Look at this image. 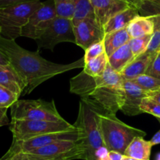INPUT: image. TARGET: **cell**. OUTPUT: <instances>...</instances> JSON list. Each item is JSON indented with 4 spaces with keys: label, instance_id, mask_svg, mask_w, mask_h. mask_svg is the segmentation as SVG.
<instances>
[{
    "label": "cell",
    "instance_id": "cell-23",
    "mask_svg": "<svg viewBox=\"0 0 160 160\" xmlns=\"http://www.w3.org/2000/svg\"><path fill=\"white\" fill-rule=\"evenodd\" d=\"M74 15L72 19L73 26H76L87 17H95L93 6L90 0H74Z\"/></svg>",
    "mask_w": 160,
    "mask_h": 160
},
{
    "label": "cell",
    "instance_id": "cell-9",
    "mask_svg": "<svg viewBox=\"0 0 160 160\" xmlns=\"http://www.w3.org/2000/svg\"><path fill=\"white\" fill-rule=\"evenodd\" d=\"M79 131L76 128V129L72 131L51 133L25 140L12 141V145L7 153L15 154L19 152H30L33 150L59 141H79Z\"/></svg>",
    "mask_w": 160,
    "mask_h": 160
},
{
    "label": "cell",
    "instance_id": "cell-36",
    "mask_svg": "<svg viewBox=\"0 0 160 160\" xmlns=\"http://www.w3.org/2000/svg\"><path fill=\"white\" fill-rule=\"evenodd\" d=\"M124 155L117 151L109 152V160H122Z\"/></svg>",
    "mask_w": 160,
    "mask_h": 160
},
{
    "label": "cell",
    "instance_id": "cell-11",
    "mask_svg": "<svg viewBox=\"0 0 160 160\" xmlns=\"http://www.w3.org/2000/svg\"><path fill=\"white\" fill-rule=\"evenodd\" d=\"M76 45L85 51L88 47L96 42L104 40V28L96 20L95 17H89L81 20L74 26Z\"/></svg>",
    "mask_w": 160,
    "mask_h": 160
},
{
    "label": "cell",
    "instance_id": "cell-17",
    "mask_svg": "<svg viewBox=\"0 0 160 160\" xmlns=\"http://www.w3.org/2000/svg\"><path fill=\"white\" fill-rule=\"evenodd\" d=\"M95 77L86 73L84 70L70 80V91L71 93L88 98L95 87Z\"/></svg>",
    "mask_w": 160,
    "mask_h": 160
},
{
    "label": "cell",
    "instance_id": "cell-38",
    "mask_svg": "<svg viewBox=\"0 0 160 160\" xmlns=\"http://www.w3.org/2000/svg\"><path fill=\"white\" fill-rule=\"evenodd\" d=\"M148 96L151 97L152 98L157 101L160 103V90L156 91V92H148Z\"/></svg>",
    "mask_w": 160,
    "mask_h": 160
},
{
    "label": "cell",
    "instance_id": "cell-8",
    "mask_svg": "<svg viewBox=\"0 0 160 160\" xmlns=\"http://www.w3.org/2000/svg\"><path fill=\"white\" fill-rule=\"evenodd\" d=\"M38 49L53 48L62 42H70L76 44L74 34V26L72 20L56 16L46 31L36 39Z\"/></svg>",
    "mask_w": 160,
    "mask_h": 160
},
{
    "label": "cell",
    "instance_id": "cell-10",
    "mask_svg": "<svg viewBox=\"0 0 160 160\" xmlns=\"http://www.w3.org/2000/svg\"><path fill=\"white\" fill-rule=\"evenodd\" d=\"M56 17L54 0H47L36 9L30 17L28 23L23 28L21 37L36 40L49 27Z\"/></svg>",
    "mask_w": 160,
    "mask_h": 160
},
{
    "label": "cell",
    "instance_id": "cell-41",
    "mask_svg": "<svg viewBox=\"0 0 160 160\" xmlns=\"http://www.w3.org/2000/svg\"><path fill=\"white\" fill-rule=\"evenodd\" d=\"M152 1H153L154 2H156V4L159 5V6H160V0H152Z\"/></svg>",
    "mask_w": 160,
    "mask_h": 160
},
{
    "label": "cell",
    "instance_id": "cell-44",
    "mask_svg": "<svg viewBox=\"0 0 160 160\" xmlns=\"http://www.w3.org/2000/svg\"><path fill=\"white\" fill-rule=\"evenodd\" d=\"M0 34H1V27H0Z\"/></svg>",
    "mask_w": 160,
    "mask_h": 160
},
{
    "label": "cell",
    "instance_id": "cell-32",
    "mask_svg": "<svg viewBox=\"0 0 160 160\" xmlns=\"http://www.w3.org/2000/svg\"><path fill=\"white\" fill-rule=\"evenodd\" d=\"M145 73L160 80V51L150 64Z\"/></svg>",
    "mask_w": 160,
    "mask_h": 160
},
{
    "label": "cell",
    "instance_id": "cell-42",
    "mask_svg": "<svg viewBox=\"0 0 160 160\" xmlns=\"http://www.w3.org/2000/svg\"><path fill=\"white\" fill-rule=\"evenodd\" d=\"M156 160H160V153L157 155V157H156Z\"/></svg>",
    "mask_w": 160,
    "mask_h": 160
},
{
    "label": "cell",
    "instance_id": "cell-13",
    "mask_svg": "<svg viewBox=\"0 0 160 160\" xmlns=\"http://www.w3.org/2000/svg\"><path fill=\"white\" fill-rule=\"evenodd\" d=\"M90 1L93 6L95 18L103 28L114 15L131 6L128 3L122 0H90Z\"/></svg>",
    "mask_w": 160,
    "mask_h": 160
},
{
    "label": "cell",
    "instance_id": "cell-18",
    "mask_svg": "<svg viewBox=\"0 0 160 160\" xmlns=\"http://www.w3.org/2000/svg\"><path fill=\"white\" fill-rule=\"evenodd\" d=\"M131 38H140L152 34L154 22L151 16L138 15L130 22L127 27Z\"/></svg>",
    "mask_w": 160,
    "mask_h": 160
},
{
    "label": "cell",
    "instance_id": "cell-2",
    "mask_svg": "<svg viewBox=\"0 0 160 160\" xmlns=\"http://www.w3.org/2000/svg\"><path fill=\"white\" fill-rule=\"evenodd\" d=\"M103 112L106 111L92 100L81 98L78 118L73 125L79 131V141L84 148L82 159L97 160V152L106 146L100 123Z\"/></svg>",
    "mask_w": 160,
    "mask_h": 160
},
{
    "label": "cell",
    "instance_id": "cell-35",
    "mask_svg": "<svg viewBox=\"0 0 160 160\" xmlns=\"http://www.w3.org/2000/svg\"><path fill=\"white\" fill-rule=\"evenodd\" d=\"M11 65L10 60L6 53L0 49V66H9Z\"/></svg>",
    "mask_w": 160,
    "mask_h": 160
},
{
    "label": "cell",
    "instance_id": "cell-39",
    "mask_svg": "<svg viewBox=\"0 0 160 160\" xmlns=\"http://www.w3.org/2000/svg\"><path fill=\"white\" fill-rule=\"evenodd\" d=\"M150 142H151L152 145H156L160 144V130L154 136H153L152 138L150 140Z\"/></svg>",
    "mask_w": 160,
    "mask_h": 160
},
{
    "label": "cell",
    "instance_id": "cell-40",
    "mask_svg": "<svg viewBox=\"0 0 160 160\" xmlns=\"http://www.w3.org/2000/svg\"><path fill=\"white\" fill-rule=\"evenodd\" d=\"M122 160H138V159H134V158H131V157H129V156H123V159H122Z\"/></svg>",
    "mask_w": 160,
    "mask_h": 160
},
{
    "label": "cell",
    "instance_id": "cell-31",
    "mask_svg": "<svg viewBox=\"0 0 160 160\" xmlns=\"http://www.w3.org/2000/svg\"><path fill=\"white\" fill-rule=\"evenodd\" d=\"M84 52H85V53H84V62H86L88 61L91 60V59L98 57V56H100V55H102L106 52L104 42H103V41L96 42V43L93 44L90 47H88Z\"/></svg>",
    "mask_w": 160,
    "mask_h": 160
},
{
    "label": "cell",
    "instance_id": "cell-14",
    "mask_svg": "<svg viewBox=\"0 0 160 160\" xmlns=\"http://www.w3.org/2000/svg\"><path fill=\"white\" fill-rule=\"evenodd\" d=\"M157 54H151L148 52H144L140 56L134 58L120 73L123 79H134L140 75L145 74L148 67Z\"/></svg>",
    "mask_w": 160,
    "mask_h": 160
},
{
    "label": "cell",
    "instance_id": "cell-22",
    "mask_svg": "<svg viewBox=\"0 0 160 160\" xmlns=\"http://www.w3.org/2000/svg\"><path fill=\"white\" fill-rule=\"evenodd\" d=\"M108 64H109V58L105 52L98 57L86 62L83 70L90 76L99 77L104 73Z\"/></svg>",
    "mask_w": 160,
    "mask_h": 160
},
{
    "label": "cell",
    "instance_id": "cell-28",
    "mask_svg": "<svg viewBox=\"0 0 160 160\" xmlns=\"http://www.w3.org/2000/svg\"><path fill=\"white\" fill-rule=\"evenodd\" d=\"M151 35H146L140 38H131L128 42L131 52L135 57L145 52L151 40Z\"/></svg>",
    "mask_w": 160,
    "mask_h": 160
},
{
    "label": "cell",
    "instance_id": "cell-12",
    "mask_svg": "<svg viewBox=\"0 0 160 160\" xmlns=\"http://www.w3.org/2000/svg\"><path fill=\"white\" fill-rule=\"evenodd\" d=\"M147 96L148 92L134 81L123 79V100L120 111L131 117L143 113L140 106L142 100Z\"/></svg>",
    "mask_w": 160,
    "mask_h": 160
},
{
    "label": "cell",
    "instance_id": "cell-33",
    "mask_svg": "<svg viewBox=\"0 0 160 160\" xmlns=\"http://www.w3.org/2000/svg\"><path fill=\"white\" fill-rule=\"evenodd\" d=\"M8 108L0 107V128L9 124V120L7 117Z\"/></svg>",
    "mask_w": 160,
    "mask_h": 160
},
{
    "label": "cell",
    "instance_id": "cell-1",
    "mask_svg": "<svg viewBox=\"0 0 160 160\" xmlns=\"http://www.w3.org/2000/svg\"><path fill=\"white\" fill-rule=\"evenodd\" d=\"M0 49L10 60L26 84L22 95H28L42 83L70 70L83 67L84 57L68 64H59L44 59L38 51L31 52L20 47L15 40L6 38L0 34Z\"/></svg>",
    "mask_w": 160,
    "mask_h": 160
},
{
    "label": "cell",
    "instance_id": "cell-3",
    "mask_svg": "<svg viewBox=\"0 0 160 160\" xmlns=\"http://www.w3.org/2000/svg\"><path fill=\"white\" fill-rule=\"evenodd\" d=\"M95 87L87 98L101 106L106 112L117 114L123 100V78L108 64L102 76L95 77Z\"/></svg>",
    "mask_w": 160,
    "mask_h": 160
},
{
    "label": "cell",
    "instance_id": "cell-21",
    "mask_svg": "<svg viewBox=\"0 0 160 160\" xmlns=\"http://www.w3.org/2000/svg\"><path fill=\"white\" fill-rule=\"evenodd\" d=\"M109 58V64L113 70L121 73L123 69L135 58L131 52L129 45H123L112 53Z\"/></svg>",
    "mask_w": 160,
    "mask_h": 160
},
{
    "label": "cell",
    "instance_id": "cell-19",
    "mask_svg": "<svg viewBox=\"0 0 160 160\" xmlns=\"http://www.w3.org/2000/svg\"><path fill=\"white\" fill-rule=\"evenodd\" d=\"M152 145L150 141H146L144 137H136L129 144L124 155L138 160H149L151 156Z\"/></svg>",
    "mask_w": 160,
    "mask_h": 160
},
{
    "label": "cell",
    "instance_id": "cell-4",
    "mask_svg": "<svg viewBox=\"0 0 160 160\" xmlns=\"http://www.w3.org/2000/svg\"><path fill=\"white\" fill-rule=\"evenodd\" d=\"M100 123L103 141L109 151H117L124 155L127 148L134 138L146 136L145 131L119 120L117 114L103 112Z\"/></svg>",
    "mask_w": 160,
    "mask_h": 160
},
{
    "label": "cell",
    "instance_id": "cell-5",
    "mask_svg": "<svg viewBox=\"0 0 160 160\" xmlns=\"http://www.w3.org/2000/svg\"><path fill=\"white\" fill-rule=\"evenodd\" d=\"M42 4L41 1L27 2L0 7L1 35L16 40L21 37V31L31 14Z\"/></svg>",
    "mask_w": 160,
    "mask_h": 160
},
{
    "label": "cell",
    "instance_id": "cell-15",
    "mask_svg": "<svg viewBox=\"0 0 160 160\" xmlns=\"http://www.w3.org/2000/svg\"><path fill=\"white\" fill-rule=\"evenodd\" d=\"M0 85L10 89L20 96L26 88L23 80L12 65L0 66Z\"/></svg>",
    "mask_w": 160,
    "mask_h": 160
},
{
    "label": "cell",
    "instance_id": "cell-16",
    "mask_svg": "<svg viewBox=\"0 0 160 160\" xmlns=\"http://www.w3.org/2000/svg\"><path fill=\"white\" fill-rule=\"evenodd\" d=\"M138 15H140V12L138 8L129 6L127 9L114 15L107 22V23L104 27L105 33L108 34L112 31L127 28L130 22Z\"/></svg>",
    "mask_w": 160,
    "mask_h": 160
},
{
    "label": "cell",
    "instance_id": "cell-30",
    "mask_svg": "<svg viewBox=\"0 0 160 160\" xmlns=\"http://www.w3.org/2000/svg\"><path fill=\"white\" fill-rule=\"evenodd\" d=\"M142 112H146L154 116L156 118H160V103L151 97H145L140 106Z\"/></svg>",
    "mask_w": 160,
    "mask_h": 160
},
{
    "label": "cell",
    "instance_id": "cell-7",
    "mask_svg": "<svg viewBox=\"0 0 160 160\" xmlns=\"http://www.w3.org/2000/svg\"><path fill=\"white\" fill-rule=\"evenodd\" d=\"M11 117L16 120H64L56 109L54 100L18 99L11 106Z\"/></svg>",
    "mask_w": 160,
    "mask_h": 160
},
{
    "label": "cell",
    "instance_id": "cell-24",
    "mask_svg": "<svg viewBox=\"0 0 160 160\" xmlns=\"http://www.w3.org/2000/svg\"><path fill=\"white\" fill-rule=\"evenodd\" d=\"M150 16L154 22V31L145 52L151 54H157L160 51V13Z\"/></svg>",
    "mask_w": 160,
    "mask_h": 160
},
{
    "label": "cell",
    "instance_id": "cell-29",
    "mask_svg": "<svg viewBox=\"0 0 160 160\" xmlns=\"http://www.w3.org/2000/svg\"><path fill=\"white\" fill-rule=\"evenodd\" d=\"M20 95L15 93L10 89L0 85V107H11L17 100Z\"/></svg>",
    "mask_w": 160,
    "mask_h": 160
},
{
    "label": "cell",
    "instance_id": "cell-34",
    "mask_svg": "<svg viewBox=\"0 0 160 160\" xmlns=\"http://www.w3.org/2000/svg\"><path fill=\"white\" fill-rule=\"evenodd\" d=\"M33 1H40V0H0V7H5V6L17 4V3L27 2Z\"/></svg>",
    "mask_w": 160,
    "mask_h": 160
},
{
    "label": "cell",
    "instance_id": "cell-25",
    "mask_svg": "<svg viewBox=\"0 0 160 160\" xmlns=\"http://www.w3.org/2000/svg\"><path fill=\"white\" fill-rule=\"evenodd\" d=\"M131 81L147 92L160 90V80L146 73L140 75Z\"/></svg>",
    "mask_w": 160,
    "mask_h": 160
},
{
    "label": "cell",
    "instance_id": "cell-6",
    "mask_svg": "<svg viewBox=\"0 0 160 160\" xmlns=\"http://www.w3.org/2000/svg\"><path fill=\"white\" fill-rule=\"evenodd\" d=\"M9 125L13 138L12 141L25 140L43 134L76 129L74 125L65 120L62 121H48L12 119Z\"/></svg>",
    "mask_w": 160,
    "mask_h": 160
},
{
    "label": "cell",
    "instance_id": "cell-26",
    "mask_svg": "<svg viewBox=\"0 0 160 160\" xmlns=\"http://www.w3.org/2000/svg\"><path fill=\"white\" fill-rule=\"evenodd\" d=\"M56 16L72 20L74 15V0H54Z\"/></svg>",
    "mask_w": 160,
    "mask_h": 160
},
{
    "label": "cell",
    "instance_id": "cell-43",
    "mask_svg": "<svg viewBox=\"0 0 160 160\" xmlns=\"http://www.w3.org/2000/svg\"><path fill=\"white\" fill-rule=\"evenodd\" d=\"M157 120H159V123H160V118H157Z\"/></svg>",
    "mask_w": 160,
    "mask_h": 160
},
{
    "label": "cell",
    "instance_id": "cell-20",
    "mask_svg": "<svg viewBox=\"0 0 160 160\" xmlns=\"http://www.w3.org/2000/svg\"><path fill=\"white\" fill-rule=\"evenodd\" d=\"M130 39L131 36L127 28L106 34L103 42L107 56H109L119 48L128 44Z\"/></svg>",
    "mask_w": 160,
    "mask_h": 160
},
{
    "label": "cell",
    "instance_id": "cell-27",
    "mask_svg": "<svg viewBox=\"0 0 160 160\" xmlns=\"http://www.w3.org/2000/svg\"><path fill=\"white\" fill-rule=\"evenodd\" d=\"M0 160H73L68 156L58 158H46L29 152H19L15 154H9L6 152Z\"/></svg>",
    "mask_w": 160,
    "mask_h": 160
},
{
    "label": "cell",
    "instance_id": "cell-37",
    "mask_svg": "<svg viewBox=\"0 0 160 160\" xmlns=\"http://www.w3.org/2000/svg\"><path fill=\"white\" fill-rule=\"evenodd\" d=\"M122 1L126 2L131 6H134V7L138 8V9H140V8L142 7V4L144 2V0H122Z\"/></svg>",
    "mask_w": 160,
    "mask_h": 160
}]
</instances>
